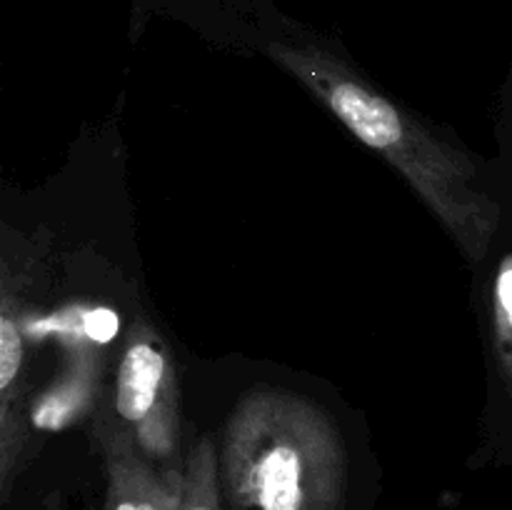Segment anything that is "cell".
<instances>
[{
  "mask_svg": "<svg viewBox=\"0 0 512 510\" xmlns=\"http://www.w3.org/2000/svg\"><path fill=\"white\" fill-rule=\"evenodd\" d=\"M268 55L303 83L360 143L388 160L440 220L468 260H483L503 220L480 188L475 160L420 118L375 90L358 70L318 45H268Z\"/></svg>",
  "mask_w": 512,
  "mask_h": 510,
  "instance_id": "obj_1",
  "label": "cell"
},
{
  "mask_svg": "<svg viewBox=\"0 0 512 510\" xmlns=\"http://www.w3.org/2000/svg\"><path fill=\"white\" fill-rule=\"evenodd\" d=\"M220 473L230 510H343V440L290 390H253L235 405Z\"/></svg>",
  "mask_w": 512,
  "mask_h": 510,
  "instance_id": "obj_2",
  "label": "cell"
},
{
  "mask_svg": "<svg viewBox=\"0 0 512 510\" xmlns=\"http://www.w3.org/2000/svg\"><path fill=\"white\" fill-rule=\"evenodd\" d=\"M115 415L148 458L168 460L180 433V390L168 348L148 320L128 328L115 373Z\"/></svg>",
  "mask_w": 512,
  "mask_h": 510,
  "instance_id": "obj_3",
  "label": "cell"
},
{
  "mask_svg": "<svg viewBox=\"0 0 512 510\" xmlns=\"http://www.w3.org/2000/svg\"><path fill=\"white\" fill-rule=\"evenodd\" d=\"M95 438L103 450L108 493L103 510H175L183 498L185 468H163L140 450L123 423L95 418Z\"/></svg>",
  "mask_w": 512,
  "mask_h": 510,
  "instance_id": "obj_4",
  "label": "cell"
},
{
  "mask_svg": "<svg viewBox=\"0 0 512 510\" xmlns=\"http://www.w3.org/2000/svg\"><path fill=\"white\" fill-rule=\"evenodd\" d=\"M20 283L10 270V263L3 265V300H0V485L3 500H8L13 490L15 473L20 468V458L25 450V425L20 415L23 405V355H25V330H23V305H20Z\"/></svg>",
  "mask_w": 512,
  "mask_h": 510,
  "instance_id": "obj_5",
  "label": "cell"
},
{
  "mask_svg": "<svg viewBox=\"0 0 512 510\" xmlns=\"http://www.w3.org/2000/svg\"><path fill=\"white\" fill-rule=\"evenodd\" d=\"M103 363L98 348H70L68 365L53 385L30 405V423L43 433H58L88 413L98 395Z\"/></svg>",
  "mask_w": 512,
  "mask_h": 510,
  "instance_id": "obj_6",
  "label": "cell"
},
{
  "mask_svg": "<svg viewBox=\"0 0 512 510\" xmlns=\"http://www.w3.org/2000/svg\"><path fill=\"white\" fill-rule=\"evenodd\" d=\"M120 318L110 308L73 305L53 315L23 313L25 338H58L68 348H100L118 335Z\"/></svg>",
  "mask_w": 512,
  "mask_h": 510,
  "instance_id": "obj_7",
  "label": "cell"
},
{
  "mask_svg": "<svg viewBox=\"0 0 512 510\" xmlns=\"http://www.w3.org/2000/svg\"><path fill=\"white\" fill-rule=\"evenodd\" d=\"M183 498L175 510H223L220 505V465L210 438H200L183 463Z\"/></svg>",
  "mask_w": 512,
  "mask_h": 510,
  "instance_id": "obj_8",
  "label": "cell"
},
{
  "mask_svg": "<svg viewBox=\"0 0 512 510\" xmlns=\"http://www.w3.org/2000/svg\"><path fill=\"white\" fill-rule=\"evenodd\" d=\"M493 340L500 375L512 398V253L500 263L493 285Z\"/></svg>",
  "mask_w": 512,
  "mask_h": 510,
  "instance_id": "obj_9",
  "label": "cell"
}]
</instances>
